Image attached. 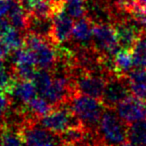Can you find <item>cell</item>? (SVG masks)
Listing matches in <instances>:
<instances>
[{
	"instance_id": "6da1fadb",
	"label": "cell",
	"mask_w": 146,
	"mask_h": 146,
	"mask_svg": "<svg viewBox=\"0 0 146 146\" xmlns=\"http://www.w3.org/2000/svg\"><path fill=\"white\" fill-rule=\"evenodd\" d=\"M127 124L113 108H105L95 130L96 146H122L127 140Z\"/></svg>"
},
{
	"instance_id": "9a60e30c",
	"label": "cell",
	"mask_w": 146,
	"mask_h": 146,
	"mask_svg": "<svg viewBox=\"0 0 146 146\" xmlns=\"http://www.w3.org/2000/svg\"><path fill=\"white\" fill-rule=\"evenodd\" d=\"M52 29L53 20L52 18H43L37 17L28 13V22H27V32L34 33L39 36L52 41ZM53 42V41H52Z\"/></svg>"
},
{
	"instance_id": "4316f807",
	"label": "cell",
	"mask_w": 146,
	"mask_h": 146,
	"mask_svg": "<svg viewBox=\"0 0 146 146\" xmlns=\"http://www.w3.org/2000/svg\"><path fill=\"white\" fill-rule=\"evenodd\" d=\"M122 146H146V145H141V144H136L133 143V142H125Z\"/></svg>"
},
{
	"instance_id": "3957f363",
	"label": "cell",
	"mask_w": 146,
	"mask_h": 146,
	"mask_svg": "<svg viewBox=\"0 0 146 146\" xmlns=\"http://www.w3.org/2000/svg\"><path fill=\"white\" fill-rule=\"evenodd\" d=\"M70 76L75 93L84 94L101 100L107 81L105 73L86 70L74 65L71 67Z\"/></svg>"
},
{
	"instance_id": "ffe728a7",
	"label": "cell",
	"mask_w": 146,
	"mask_h": 146,
	"mask_svg": "<svg viewBox=\"0 0 146 146\" xmlns=\"http://www.w3.org/2000/svg\"><path fill=\"white\" fill-rule=\"evenodd\" d=\"M32 82L37 90L38 95L43 96L50 88L53 82V73L47 69H38L33 76Z\"/></svg>"
},
{
	"instance_id": "e0dca14e",
	"label": "cell",
	"mask_w": 146,
	"mask_h": 146,
	"mask_svg": "<svg viewBox=\"0 0 146 146\" xmlns=\"http://www.w3.org/2000/svg\"><path fill=\"white\" fill-rule=\"evenodd\" d=\"M52 109V105L44 97L37 95L25 105V107L23 108V111L29 118L38 120V118L46 115Z\"/></svg>"
},
{
	"instance_id": "4fadbf2b",
	"label": "cell",
	"mask_w": 146,
	"mask_h": 146,
	"mask_svg": "<svg viewBox=\"0 0 146 146\" xmlns=\"http://www.w3.org/2000/svg\"><path fill=\"white\" fill-rule=\"evenodd\" d=\"M52 41L55 45L64 44L70 41L74 23L73 18L63 9L52 17Z\"/></svg>"
},
{
	"instance_id": "8fae6325",
	"label": "cell",
	"mask_w": 146,
	"mask_h": 146,
	"mask_svg": "<svg viewBox=\"0 0 146 146\" xmlns=\"http://www.w3.org/2000/svg\"><path fill=\"white\" fill-rule=\"evenodd\" d=\"M114 110L120 119L127 125L146 118L145 101L134 95L129 96L117 104Z\"/></svg>"
},
{
	"instance_id": "2e32d148",
	"label": "cell",
	"mask_w": 146,
	"mask_h": 146,
	"mask_svg": "<svg viewBox=\"0 0 146 146\" xmlns=\"http://www.w3.org/2000/svg\"><path fill=\"white\" fill-rule=\"evenodd\" d=\"M130 90L134 96L146 100V68L136 67L127 74Z\"/></svg>"
},
{
	"instance_id": "ac0fdd59",
	"label": "cell",
	"mask_w": 146,
	"mask_h": 146,
	"mask_svg": "<svg viewBox=\"0 0 146 146\" xmlns=\"http://www.w3.org/2000/svg\"><path fill=\"white\" fill-rule=\"evenodd\" d=\"M0 146H24L19 128L2 123L0 126Z\"/></svg>"
},
{
	"instance_id": "7c38bea8",
	"label": "cell",
	"mask_w": 146,
	"mask_h": 146,
	"mask_svg": "<svg viewBox=\"0 0 146 146\" xmlns=\"http://www.w3.org/2000/svg\"><path fill=\"white\" fill-rule=\"evenodd\" d=\"M38 95L32 80H15L7 92L10 105L18 110H23L31 99Z\"/></svg>"
},
{
	"instance_id": "7a4b0ae2",
	"label": "cell",
	"mask_w": 146,
	"mask_h": 146,
	"mask_svg": "<svg viewBox=\"0 0 146 146\" xmlns=\"http://www.w3.org/2000/svg\"><path fill=\"white\" fill-rule=\"evenodd\" d=\"M67 104L82 126L90 131L96 130L106 108L101 100L80 93L73 94Z\"/></svg>"
},
{
	"instance_id": "d6986e66",
	"label": "cell",
	"mask_w": 146,
	"mask_h": 146,
	"mask_svg": "<svg viewBox=\"0 0 146 146\" xmlns=\"http://www.w3.org/2000/svg\"><path fill=\"white\" fill-rule=\"evenodd\" d=\"M113 58H114V63H115L116 72L118 74L127 75L128 73L133 69V67H135L131 50L120 49L114 55Z\"/></svg>"
},
{
	"instance_id": "cb8c5ba5",
	"label": "cell",
	"mask_w": 146,
	"mask_h": 146,
	"mask_svg": "<svg viewBox=\"0 0 146 146\" xmlns=\"http://www.w3.org/2000/svg\"><path fill=\"white\" fill-rule=\"evenodd\" d=\"M9 8V0H0V18L6 17Z\"/></svg>"
},
{
	"instance_id": "9c48e42d",
	"label": "cell",
	"mask_w": 146,
	"mask_h": 146,
	"mask_svg": "<svg viewBox=\"0 0 146 146\" xmlns=\"http://www.w3.org/2000/svg\"><path fill=\"white\" fill-rule=\"evenodd\" d=\"M10 68L16 80H31L36 72V64L33 55L27 48L12 51L10 56Z\"/></svg>"
},
{
	"instance_id": "277c9868",
	"label": "cell",
	"mask_w": 146,
	"mask_h": 146,
	"mask_svg": "<svg viewBox=\"0 0 146 146\" xmlns=\"http://www.w3.org/2000/svg\"><path fill=\"white\" fill-rule=\"evenodd\" d=\"M54 45L51 40L34 33L27 32L24 34V46L32 53L38 69H54L59 57L58 50Z\"/></svg>"
},
{
	"instance_id": "ba28073f",
	"label": "cell",
	"mask_w": 146,
	"mask_h": 146,
	"mask_svg": "<svg viewBox=\"0 0 146 146\" xmlns=\"http://www.w3.org/2000/svg\"><path fill=\"white\" fill-rule=\"evenodd\" d=\"M131 93L127 75L113 73L107 76L101 101L106 108H115L117 104L129 97Z\"/></svg>"
},
{
	"instance_id": "44dd1931",
	"label": "cell",
	"mask_w": 146,
	"mask_h": 146,
	"mask_svg": "<svg viewBox=\"0 0 146 146\" xmlns=\"http://www.w3.org/2000/svg\"><path fill=\"white\" fill-rule=\"evenodd\" d=\"M135 67L146 68V29L141 32L131 49Z\"/></svg>"
},
{
	"instance_id": "603a6c76",
	"label": "cell",
	"mask_w": 146,
	"mask_h": 146,
	"mask_svg": "<svg viewBox=\"0 0 146 146\" xmlns=\"http://www.w3.org/2000/svg\"><path fill=\"white\" fill-rule=\"evenodd\" d=\"M11 28H12V26H11L10 22H9L6 17L0 18V40L6 35V33L8 32Z\"/></svg>"
},
{
	"instance_id": "7402d4cb",
	"label": "cell",
	"mask_w": 146,
	"mask_h": 146,
	"mask_svg": "<svg viewBox=\"0 0 146 146\" xmlns=\"http://www.w3.org/2000/svg\"><path fill=\"white\" fill-rule=\"evenodd\" d=\"M127 139L133 143L146 145V118L130 124L127 131Z\"/></svg>"
},
{
	"instance_id": "5bb4252c",
	"label": "cell",
	"mask_w": 146,
	"mask_h": 146,
	"mask_svg": "<svg viewBox=\"0 0 146 146\" xmlns=\"http://www.w3.org/2000/svg\"><path fill=\"white\" fill-rule=\"evenodd\" d=\"M94 23L87 16L77 19L73 26L70 42L73 47L85 48L92 46V35H93Z\"/></svg>"
},
{
	"instance_id": "8992f818",
	"label": "cell",
	"mask_w": 146,
	"mask_h": 146,
	"mask_svg": "<svg viewBox=\"0 0 146 146\" xmlns=\"http://www.w3.org/2000/svg\"><path fill=\"white\" fill-rule=\"evenodd\" d=\"M37 121L50 131L56 134H62L68 129L80 127L82 124L74 115L68 104L54 107L49 113L38 118Z\"/></svg>"
},
{
	"instance_id": "484cf974",
	"label": "cell",
	"mask_w": 146,
	"mask_h": 146,
	"mask_svg": "<svg viewBox=\"0 0 146 146\" xmlns=\"http://www.w3.org/2000/svg\"><path fill=\"white\" fill-rule=\"evenodd\" d=\"M4 58L5 57H3V56H1L0 55V71L2 70L3 68H5V62H4Z\"/></svg>"
},
{
	"instance_id": "52a82bcc",
	"label": "cell",
	"mask_w": 146,
	"mask_h": 146,
	"mask_svg": "<svg viewBox=\"0 0 146 146\" xmlns=\"http://www.w3.org/2000/svg\"><path fill=\"white\" fill-rule=\"evenodd\" d=\"M92 48L102 56H114L121 49L112 23H94Z\"/></svg>"
},
{
	"instance_id": "5b68a950",
	"label": "cell",
	"mask_w": 146,
	"mask_h": 146,
	"mask_svg": "<svg viewBox=\"0 0 146 146\" xmlns=\"http://www.w3.org/2000/svg\"><path fill=\"white\" fill-rule=\"evenodd\" d=\"M24 146H62L59 134L43 127L37 119H27L19 128Z\"/></svg>"
},
{
	"instance_id": "d4e9b609",
	"label": "cell",
	"mask_w": 146,
	"mask_h": 146,
	"mask_svg": "<svg viewBox=\"0 0 146 146\" xmlns=\"http://www.w3.org/2000/svg\"><path fill=\"white\" fill-rule=\"evenodd\" d=\"M62 146H89L84 142H77V143H64Z\"/></svg>"
},
{
	"instance_id": "30bf717a",
	"label": "cell",
	"mask_w": 146,
	"mask_h": 146,
	"mask_svg": "<svg viewBox=\"0 0 146 146\" xmlns=\"http://www.w3.org/2000/svg\"><path fill=\"white\" fill-rule=\"evenodd\" d=\"M112 24L115 28L120 48L126 50H131L141 32L145 29L138 25L131 17H123Z\"/></svg>"
}]
</instances>
